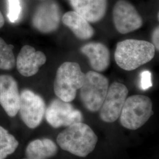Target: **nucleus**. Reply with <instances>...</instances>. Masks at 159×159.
I'll use <instances>...</instances> for the list:
<instances>
[{
    "label": "nucleus",
    "mask_w": 159,
    "mask_h": 159,
    "mask_svg": "<svg viewBox=\"0 0 159 159\" xmlns=\"http://www.w3.org/2000/svg\"><path fill=\"white\" fill-rule=\"evenodd\" d=\"M98 137L91 127L83 122L69 125L57 137L58 145L63 150L85 157L94 150Z\"/></svg>",
    "instance_id": "obj_1"
},
{
    "label": "nucleus",
    "mask_w": 159,
    "mask_h": 159,
    "mask_svg": "<svg viewBox=\"0 0 159 159\" xmlns=\"http://www.w3.org/2000/svg\"><path fill=\"white\" fill-rule=\"evenodd\" d=\"M155 52L154 46L148 41L128 39L117 43L114 58L120 68L132 71L152 60Z\"/></svg>",
    "instance_id": "obj_2"
},
{
    "label": "nucleus",
    "mask_w": 159,
    "mask_h": 159,
    "mask_svg": "<svg viewBox=\"0 0 159 159\" xmlns=\"http://www.w3.org/2000/svg\"><path fill=\"white\" fill-rule=\"evenodd\" d=\"M85 80L79 64L65 62L57 69L54 81V91L58 98L66 102L74 100L77 91L80 89Z\"/></svg>",
    "instance_id": "obj_3"
},
{
    "label": "nucleus",
    "mask_w": 159,
    "mask_h": 159,
    "mask_svg": "<svg viewBox=\"0 0 159 159\" xmlns=\"http://www.w3.org/2000/svg\"><path fill=\"white\" fill-rule=\"evenodd\" d=\"M152 114L151 99L144 95H133L127 97L120 115V121L125 129L136 130L144 125Z\"/></svg>",
    "instance_id": "obj_4"
},
{
    "label": "nucleus",
    "mask_w": 159,
    "mask_h": 159,
    "mask_svg": "<svg viewBox=\"0 0 159 159\" xmlns=\"http://www.w3.org/2000/svg\"><path fill=\"white\" fill-rule=\"evenodd\" d=\"M109 87L108 80L95 71L85 74V80L80 88V98L85 108L97 112L102 106Z\"/></svg>",
    "instance_id": "obj_5"
},
{
    "label": "nucleus",
    "mask_w": 159,
    "mask_h": 159,
    "mask_svg": "<svg viewBox=\"0 0 159 159\" xmlns=\"http://www.w3.org/2000/svg\"><path fill=\"white\" fill-rule=\"evenodd\" d=\"M46 102L39 94L30 90L20 93L18 112L24 124L30 129H35L41 123L46 113Z\"/></svg>",
    "instance_id": "obj_6"
},
{
    "label": "nucleus",
    "mask_w": 159,
    "mask_h": 159,
    "mask_svg": "<svg viewBox=\"0 0 159 159\" xmlns=\"http://www.w3.org/2000/svg\"><path fill=\"white\" fill-rule=\"evenodd\" d=\"M45 117L52 127L58 129L82 122L83 114L69 102L60 98L54 99L46 107Z\"/></svg>",
    "instance_id": "obj_7"
},
{
    "label": "nucleus",
    "mask_w": 159,
    "mask_h": 159,
    "mask_svg": "<svg viewBox=\"0 0 159 159\" xmlns=\"http://www.w3.org/2000/svg\"><path fill=\"white\" fill-rule=\"evenodd\" d=\"M128 93L127 87L119 82H114L108 87L100 109V117L104 122L113 123L119 118Z\"/></svg>",
    "instance_id": "obj_8"
},
{
    "label": "nucleus",
    "mask_w": 159,
    "mask_h": 159,
    "mask_svg": "<svg viewBox=\"0 0 159 159\" xmlns=\"http://www.w3.org/2000/svg\"><path fill=\"white\" fill-rule=\"evenodd\" d=\"M113 20L115 28L120 34H128L140 29L143 19L129 1L119 0L114 6Z\"/></svg>",
    "instance_id": "obj_9"
},
{
    "label": "nucleus",
    "mask_w": 159,
    "mask_h": 159,
    "mask_svg": "<svg viewBox=\"0 0 159 159\" xmlns=\"http://www.w3.org/2000/svg\"><path fill=\"white\" fill-rule=\"evenodd\" d=\"M61 20V11L57 2L47 0L37 7L32 18L35 29L44 34H49L58 29Z\"/></svg>",
    "instance_id": "obj_10"
},
{
    "label": "nucleus",
    "mask_w": 159,
    "mask_h": 159,
    "mask_svg": "<svg viewBox=\"0 0 159 159\" xmlns=\"http://www.w3.org/2000/svg\"><path fill=\"white\" fill-rule=\"evenodd\" d=\"M20 102V93L17 81L11 75H0V104L8 116H16Z\"/></svg>",
    "instance_id": "obj_11"
},
{
    "label": "nucleus",
    "mask_w": 159,
    "mask_h": 159,
    "mask_svg": "<svg viewBox=\"0 0 159 159\" xmlns=\"http://www.w3.org/2000/svg\"><path fill=\"white\" fill-rule=\"evenodd\" d=\"M47 61L44 53L36 51L32 46H23L20 51L16 64L19 73L24 77H31L37 74L41 66Z\"/></svg>",
    "instance_id": "obj_12"
},
{
    "label": "nucleus",
    "mask_w": 159,
    "mask_h": 159,
    "mask_svg": "<svg viewBox=\"0 0 159 159\" xmlns=\"http://www.w3.org/2000/svg\"><path fill=\"white\" fill-rule=\"evenodd\" d=\"M70 4L81 16L89 23H97L106 15L107 0H71Z\"/></svg>",
    "instance_id": "obj_13"
},
{
    "label": "nucleus",
    "mask_w": 159,
    "mask_h": 159,
    "mask_svg": "<svg viewBox=\"0 0 159 159\" xmlns=\"http://www.w3.org/2000/svg\"><path fill=\"white\" fill-rule=\"evenodd\" d=\"M81 52L88 58L91 68L96 72H102L110 66V54L108 48L101 43L92 42L83 46Z\"/></svg>",
    "instance_id": "obj_14"
},
{
    "label": "nucleus",
    "mask_w": 159,
    "mask_h": 159,
    "mask_svg": "<svg viewBox=\"0 0 159 159\" xmlns=\"http://www.w3.org/2000/svg\"><path fill=\"white\" fill-rule=\"evenodd\" d=\"M62 21L80 40H89L94 34V30L90 23L74 11L65 13Z\"/></svg>",
    "instance_id": "obj_15"
},
{
    "label": "nucleus",
    "mask_w": 159,
    "mask_h": 159,
    "mask_svg": "<svg viewBox=\"0 0 159 159\" xmlns=\"http://www.w3.org/2000/svg\"><path fill=\"white\" fill-rule=\"evenodd\" d=\"M58 152L57 144L48 138L31 141L25 149L28 159H48L56 156Z\"/></svg>",
    "instance_id": "obj_16"
},
{
    "label": "nucleus",
    "mask_w": 159,
    "mask_h": 159,
    "mask_svg": "<svg viewBox=\"0 0 159 159\" xmlns=\"http://www.w3.org/2000/svg\"><path fill=\"white\" fill-rule=\"evenodd\" d=\"M18 145L16 137L0 125V159H5L14 153Z\"/></svg>",
    "instance_id": "obj_17"
},
{
    "label": "nucleus",
    "mask_w": 159,
    "mask_h": 159,
    "mask_svg": "<svg viewBox=\"0 0 159 159\" xmlns=\"http://www.w3.org/2000/svg\"><path fill=\"white\" fill-rule=\"evenodd\" d=\"M13 48V45L7 44L0 37V69L11 70L15 67L16 61Z\"/></svg>",
    "instance_id": "obj_18"
},
{
    "label": "nucleus",
    "mask_w": 159,
    "mask_h": 159,
    "mask_svg": "<svg viewBox=\"0 0 159 159\" xmlns=\"http://www.w3.org/2000/svg\"><path fill=\"white\" fill-rule=\"evenodd\" d=\"M7 17L11 23H16L20 19L21 14V0H7Z\"/></svg>",
    "instance_id": "obj_19"
},
{
    "label": "nucleus",
    "mask_w": 159,
    "mask_h": 159,
    "mask_svg": "<svg viewBox=\"0 0 159 159\" xmlns=\"http://www.w3.org/2000/svg\"><path fill=\"white\" fill-rule=\"evenodd\" d=\"M153 85L151 73L145 70L140 74V87L143 90H148Z\"/></svg>",
    "instance_id": "obj_20"
},
{
    "label": "nucleus",
    "mask_w": 159,
    "mask_h": 159,
    "mask_svg": "<svg viewBox=\"0 0 159 159\" xmlns=\"http://www.w3.org/2000/svg\"><path fill=\"white\" fill-rule=\"evenodd\" d=\"M159 27H156L154 29V30L152 34V41H153V44L156 50L159 51Z\"/></svg>",
    "instance_id": "obj_21"
},
{
    "label": "nucleus",
    "mask_w": 159,
    "mask_h": 159,
    "mask_svg": "<svg viewBox=\"0 0 159 159\" xmlns=\"http://www.w3.org/2000/svg\"><path fill=\"white\" fill-rule=\"evenodd\" d=\"M5 23V20H4V18L2 14V12L0 11V29L2 28Z\"/></svg>",
    "instance_id": "obj_22"
},
{
    "label": "nucleus",
    "mask_w": 159,
    "mask_h": 159,
    "mask_svg": "<svg viewBox=\"0 0 159 159\" xmlns=\"http://www.w3.org/2000/svg\"><path fill=\"white\" fill-rule=\"evenodd\" d=\"M68 1H71V0H68Z\"/></svg>",
    "instance_id": "obj_23"
},
{
    "label": "nucleus",
    "mask_w": 159,
    "mask_h": 159,
    "mask_svg": "<svg viewBox=\"0 0 159 159\" xmlns=\"http://www.w3.org/2000/svg\"></svg>",
    "instance_id": "obj_24"
}]
</instances>
